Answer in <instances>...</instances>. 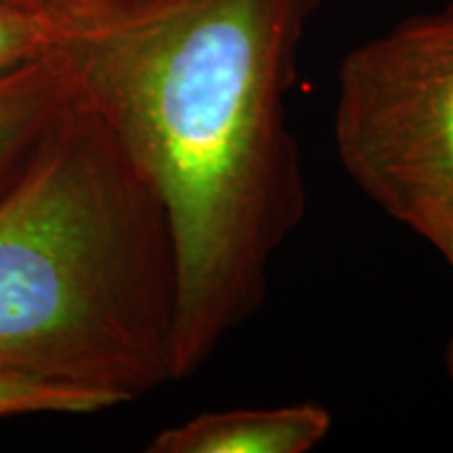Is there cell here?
<instances>
[{"label": "cell", "instance_id": "277c9868", "mask_svg": "<svg viewBox=\"0 0 453 453\" xmlns=\"http://www.w3.org/2000/svg\"><path fill=\"white\" fill-rule=\"evenodd\" d=\"M332 416L319 403L203 411L164 428L150 453H307L326 441Z\"/></svg>", "mask_w": 453, "mask_h": 453}, {"label": "cell", "instance_id": "ba28073f", "mask_svg": "<svg viewBox=\"0 0 453 453\" xmlns=\"http://www.w3.org/2000/svg\"><path fill=\"white\" fill-rule=\"evenodd\" d=\"M61 38L38 17L0 7V76L49 55Z\"/></svg>", "mask_w": 453, "mask_h": 453}, {"label": "cell", "instance_id": "9c48e42d", "mask_svg": "<svg viewBox=\"0 0 453 453\" xmlns=\"http://www.w3.org/2000/svg\"><path fill=\"white\" fill-rule=\"evenodd\" d=\"M413 231H416L420 237H424V240H426L430 246H433L434 250H437L441 257H443L453 267V217L426 219L422 220V223ZM445 370L453 387V336L449 342H447Z\"/></svg>", "mask_w": 453, "mask_h": 453}, {"label": "cell", "instance_id": "52a82bcc", "mask_svg": "<svg viewBox=\"0 0 453 453\" xmlns=\"http://www.w3.org/2000/svg\"><path fill=\"white\" fill-rule=\"evenodd\" d=\"M145 3L150 0H0V7L38 17L65 38Z\"/></svg>", "mask_w": 453, "mask_h": 453}, {"label": "cell", "instance_id": "6da1fadb", "mask_svg": "<svg viewBox=\"0 0 453 453\" xmlns=\"http://www.w3.org/2000/svg\"><path fill=\"white\" fill-rule=\"evenodd\" d=\"M315 0H150L61 38L76 93L160 194L177 252L174 380L258 313L307 212L286 95Z\"/></svg>", "mask_w": 453, "mask_h": 453}, {"label": "cell", "instance_id": "5b68a950", "mask_svg": "<svg viewBox=\"0 0 453 453\" xmlns=\"http://www.w3.org/2000/svg\"><path fill=\"white\" fill-rule=\"evenodd\" d=\"M59 53L0 76V196L24 173L57 113L72 97Z\"/></svg>", "mask_w": 453, "mask_h": 453}, {"label": "cell", "instance_id": "8992f818", "mask_svg": "<svg viewBox=\"0 0 453 453\" xmlns=\"http://www.w3.org/2000/svg\"><path fill=\"white\" fill-rule=\"evenodd\" d=\"M113 410L104 396L59 384L0 376V420L32 413H99Z\"/></svg>", "mask_w": 453, "mask_h": 453}, {"label": "cell", "instance_id": "7a4b0ae2", "mask_svg": "<svg viewBox=\"0 0 453 453\" xmlns=\"http://www.w3.org/2000/svg\"><path fill=\"white\" fill-rule=\"evenodd\" d=\"M174 324L166 206L73 88L0 196V376L133 403L174 382Z\"/></svg>", "mask_w": 453, "mask_h": 453}, {"label": "cell", "instance_id": "3957f363", "mask_svg": "<svg viewBox=\"0 0 453 453\" xmlns=\"http://www.w3.org/2000/svg\"><path fill=\"white\" fill-rule=\"evenodd\" d=\"M334 143L353 183L411 231L453 217V4L344 57Z\"/></svg>", "mask_w": 453, "mask_h": 453}]
</instances>
